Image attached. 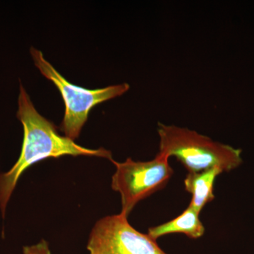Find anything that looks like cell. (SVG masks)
I'll list each match as a JSON object with an SVG mask.
<instances>
[{"label":"cell","instance_id":"obj_5","mask_svg":"<svg viewBox=\"0 0 254 254\" xmlns=\"http://www.w3.org/2000/svg\"><path fill=\"white\" fill-rule=\"evenodd\" d=\"M124 214L109 215L96 222L90 233V254H168L156 241L137 231Z\"/></svg>","mask_w":254,"mask_h":254},{"label":"cell","instance_id":"obj_3","mask_svg":"<svg viewBox=\"0 0 254 254\" xmlns=\"http://www.w3.org/2000/svg\"><path fill=\"white\" fill-rule=\"evenodd\" d=\"M31 54L42 74L53 82L59 90L65 104V113L60 126L65 136L74 141L79 136L90 112L94 107L121 96L128 91V83L113 85L98 89H86L68 81L54 66L45 59L41 50L31 48Z\"/></svg>","mask_w":254,"mask_h":254},{"label":"cell","instance_id":"obj_1","mask_svg":"<svg viewBox=\"0 0 254 254\" xmlns=\"http://www.w3.org/2000/svg\"><path fill=\"white\" fill-rule=\"evenodd\" d=\"M18 105L16 117L23 125V144L14 166L6 173L0 174V210L2 218L20 177L31 165L45 159L66 155L98 157L114 161L110 150L103 148L89 149L60 134L54 124L37 111L21 83Z\"/></svg>","mask_w":254,"mask_h":254},{"label":"cell","instance_id":"obj_8","mask_svg":"<svg viewBox=\"0 0 254 254\" xmlns=\"http://www.w3.org/2000/svg\"><path fill=\"white\" fill-rule=\"evenodd\" d=\"M23 254H52L46 240H41L35 245L26 246L23 248Z\"/></svg>","mask_w":254,"mask_h":254},{"label":"cell","instance_id":"obj_6","mask_svg":"<svg viewBox=\"0 0 254 254\" xmlns=\"http://www.w3.org/2000/svg\"><path fill=\"white\" fill-rule=\"evenodd\" d=\"M199 214L189 205L188 208L177 218L158 226L150 227L147 235L155 241L173 233L185 234L190 238L196 240L204 235L205 230L204 225L200 221Z\"/></svg>","mask_w":254,"mask_h":254},{"label":"cell","instance_id":"obj_7","mask_svg":"<svg viewBox=\"0 0 254 254\" xmlns=\"http://www.w3.org/2000/svg\"><path fill=\"white\" fill-rule=\"evenodd\" d=\"M222 172L219 169H210L200 173H188L185 180V190L191 194L190 205L200 213L203 208L215 199L214 185Z\"/></svg>","mask_w":254,"mask_h":254},{"label":"cell","instance_id":"obj_4","mask_svg":"<svg viewBox=\"0 0 254 254\" xmlns=\"http://www.w3.org/2000/svg\"><path fill=\"white\" fill-rule=\"evenodd\" d=\"M116 171L112 177V189L120 193L122 214L128 216L138 202L166 186L174 173L169 158L158 153L149 161L127 158L123 163L114 160Z\"/></svg>","mask_w":254,"mask_h":254},{"label":"cell","instance_id":"obj_2","mask_svg":"<svg viewBox=\"0 0 254 254\" xmlns=\"http://www.w3.org/2000/svg\"><path fill=\"white\" fill-rule=\"evenodd\" d=\"M159 153L175 157L188 173L219 169L230 172L242 163V150L213 141L185 127L158 123Z\"/></svg>","mask_w":254,"mask_h":254}]
</instances>
